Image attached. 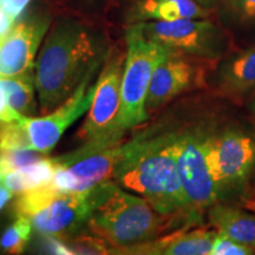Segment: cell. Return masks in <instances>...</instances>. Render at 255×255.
Wrapping results in <instances>:
<instances>
[{"instance_id":"obj_1","label":"cell","mask_w":255,"mask_h":255,"mask_svg":"<svg viewBox=\"0 0 255 255\" xmlns=\"http://www.w3.org/2000/svg\"><path fill=\"white\" fill-rule=\"evenodd\" d=\"M110 52L103 34L78 19H60L49 28L34 64L41 114L66 101Z\"/></svg>"},{"instance_id":"obj_2","label":"cell","mask_w":255,"mask_h":255,"mask_svg":"<svg viewBox=\"0 0 255 255\" xmlns=\"http://www.w3.org/2000/svg\"><path fill=\"white\" fill-rule=\"evenodd\" d=\"M113 180L148 201L161 214L188 225L200 221L190 212L167 130H146L123 143Z\"/></svg>"},{"instance_id":"obj_3","label":"cell","mask_w":255,"mask_h":255,"mask_svg":"<svg viewBox=\"0 0 255 255\" xmlns=\"http://www.w3.org/2000/svg\"><path fill=\"white\" fill-rule=\"evenodd\" d=\"M180 226L193 225L161 214L143 197L129 194L109 180L96 186L87 231L107 242L109 250H121L154 240Z\"/></svg>"},{"instance_id":"obj_4","label":"cell","mask_w":255,"mask_h":255,"mask_svg":"<svg viewBox=\"0 0 255 255\" xmlns=\"http://www.w3.org/2000/svg\"><path fill=\"white\" fill-rule=\"evenodd\" d=\"M127 51L110 49L103 64L97 87L87 120L79 137L84 145L77 149L79 155L87 156L122 142L126 132L120 126L121 85Z\"/></svg>"},{"instance_id":"obj_5","label":"cell","mask_w":255,"mask_h":255,"mask_svg":"<svg viewBox=\"0 0 255 255\" xmlns=\"http://www.w3.org/2000/svg\"><path fill=\"white\" fill-rule=\"evenodd\" d=\"M127 55L121 85L120 126L124 132L149 120L145 102L152 73L165 53V47L145 37L142 23L126 28Z\"/></svg>"},{"instance_id":"obj_6","label":"cell","mask_w":255,"mask_h":255,"mask_svg":"<svg viewBox=\"0 0 255 255\" xmlns=\"http://www.w3.org/2000/svg\"><path fill=\"white\" fill-rule=\"evenodd\" d=\"M173 143L181 182L191 214L196 219L219 202L209 163L212 131L202 127L167 130Z\"/></svg>"},{"instance_id":"obj_7","label":"cell","mask_w":255,"mask_h":255,"mask_svg":"<svg viewBox=\"0 0 255 255\" xmlns=\"http://www.w3.org/2000/svg\"><path fill=\"white\" fill-rule=\"evenodd\" d=\"M209 163L219 202L241 195L255 177V132L240 128L212 131Z\"/></svg>"},{"instance_id":"obj_8","label":"cell","mask_w":255,"mask_h":255,"mask_svg":"<svg viewBox=\"0 0 255 255\" xmlns=\"http://www.w3.org/2000/svg\"><path fill=\"white\" fill-rule=\"evenodd\" d=\"M142 28L148 39L165 49L209 62L221 59L229 46L226 32L207 18L145 21Z\"/></svg>"},{"instance_id":"obj_9","label":"cell","mask_w":255,"mask_h":255,"mask_svg":"<svg viewBox=\"0 0 255 255\" xmlns=\"http://www.w3.org/2000/svg\"><path fill=\"white\" fill-rule=\"evenodd\" d=\"M214 63L176 51L165 50L152 73L146 96L149 115L184 92L205 87L207 64Z\"/></svg>"},{"instance_id":"obj_10","label":"cell","mask_w":255,"mask_h":255,"mask_svg":"<svg viewBox=\"0 0 255 255\" xmlns=\"http://www.w3.org/2000/svg\"><path fill=\"white\" fill-rule=\"evenodd\" d=\"M95 73L85 77L76 91L56 109L41 117H21L19 122L27 133L32 149L49 154L68 128L90 109L97 87V81L91 83Z\"/></svg>"},{"instance_id":"obj_11","label":"cell","mask_w":255,"mask_h":255,"mask_svg":"<svg viewBox=\"0 0 255 255\" xmlns=\"http://www.w3.org/2000/svg\"><path fill=\"white\" fill-rule=\"evenodd\" d=\"M50 26V17L34 15L14 24L0 37V77H14L34 70V58Z\"/></svg>"},{"instance_id":"obj_12","label":"cell","mask_w":255,"mask_h":255,"mask_svg":"<svg viewBox=\"0 0 255 255\" xmlns=\"http://www.w3.org/2000/svg\"><path fill=\"white\" fill-rule=\"evenodd\" d=\"M95 191L96 187L58 197L32 216V226L44 237H56L62 240L87 231L88 220L95 206Z\"/></svg>"},{"instance_id":"obj_13","label":"cell","mask_w":255,"mask_h":255,"mask_svg":"<svg viewBox=\"0 0 255 255\" xmlns=\"http://www.w3.org/2000/svg\"><path fill=\"white\" fill-rule=\"evenodd\" d=\"M122 149L123 142H121L101 151L81 157L66 167H60L56 170L51 182L64 194L92 189L113 178Z\"/></svg>"},{"instance_id":"obj_14","label":"cell","mask_w":255,"mask_h":255,"mask_svg":"<svg viewBox=\"0 0 255 255\" xmlns=\"http://www.w3.org/2000/svg\"><path fill=\"white\" fill-rule=\"evenodd\" d=\"M191 226L177 228L169 234L161 235L144 244L121 250H110L109 254L138 255H210L216 231L194 228Z\"/></svg>"},{"instance_id":"obj_15","label":"cell","mask_w":255,"mask_h":255,"mask_svg":"<svg viewBox=\"0 0 255 255\" xmlns=\"http://www.w3.org/2000/svg\"><path fill=\"white\" fill-rule=\"evenodd\" d=\"M212 9L195 0H137L128 13L129 23L174 21L178 19L208 18Z\"/></svg>"},{"instance_id":"obj_16","label":"cell","mask_w":255,"mask_h":255,"mask_svg":"<svg viewBox=\"0 0 255 255\" xmlns=\"http://www.w3.org/2000/svg\"><path fill=\"white\" fill-rule=\"evenodd\" d=\"M216 83L222 94L232 97L255 90V45L226 59L219 66Z\"/></svg>"},{"instance_id":"obj_17","label":"cell","mask_w":255,"mask_h":255,"mask_svg":"<svg viewBox=\"0 0 255 255\" xmlns=\"http://www.w3.org/2000/svg\"><path fill=\"white\" fill-rule=\"evenodd\" d=\"M210 225L218 233L255 250V213L218 202L207 210Z\"/></svg>"},{"instance_id":"obj_18","label":"cell","mask_w":255,"mask_h":255,"mask_svg":"<svg viewBox=\"0 0 255 255\" xmlns=\"http://www.w3.org/2000/svg\"><path fill=\"white\" fill-rule=\"evenodd\" d=\"M63 167L59 157H44L1 177L0 182L14 194H21L51 182L58 168Z\"/></svg>"},{"instance_id":"obj_19","label":"cell","mask_w":255,"mask_h":255,"mask_svg":"<svg viewBox=\"0 0 255 255\" xmlns=\"http://www.w3.org/2000/svg\"><path fill=\"white\" fill-rule=\"evenodd\" d=\"M0 85L4 89L6 100L14 111L26 117H33L37 113L36 83L34 70L14 77H0Z\"/></svg>"},{"instance_id":"obj_20","label":"cell","mask_w":255,"mask_h":255,"mask_svg":"<svg viewBox=\"0 0 255 255\" xmlns=\"http://www.w3.org/2000/svg\"><path fill=\"white\" fill-rule=\"evenodd\" d=\"M63 195L65 194L57 189L52 182L33 188V189L19 194L13 203L14 214L15 216L32 218Z\"/></svg>"},{"instance_id":"obj_21","label":"cell","mask_w":255,"mask_h":255,"mask_svg":"<svg viewBox=\"0 0 255 255\" xmlns=\"http://www.w3.org/2000/svg\"><path fill=\"white\" fill-rule=\"evenodd\" d=\"M31 218L15 216V220L2 233L0 238V252L5 254H21L31 238Z\"/></svg>"},{"instance_id":"obj_22","label":"cell","mask_w":255,"mask_h":255,"mask_svg":"<svg viewBox=\"0 0 255 255\" xmlns=\"http://www.w3.org/2000/svg\"><path fill=\"white\" fill-rule=\"evenodd\" d=\"M19 121L0 122V151L32 149L27 133Z\"/></svg>"},{"instance_id":"obj_23","label":"cell","mask_w":255,"mask_h":255,"mask_svg":"<svg viewBox=\"0 0 255 255\" xmlns=\"http://www.w3.org/2000/svg\"><path fill=\"white\" fill-rule=\"evenodd\" d=\"M46 155L47 154L34 150V149L0 151V180L6 174L11 173L15 169L34 163L45 157Z\"/></svg>"},{"instance_id":"obj_24","label":"cell","mask_w":255,"mask_h":255,"mask_svg":"<svg viewBox=\"0 0 255 255\" xmlns=\"http://www.w3.org/2000/svg\"><path fill=\"white\" fill-rule=\"evenodd\" d=\"M71 248L73 254H109V245L88 231L63 240Z\"/></svg>"},{"instance_id":"obj_25","label":"cell","mask_w":255,"mask_h":255,"mask_svg":"<svg viewBox=\"0 0 255 255\" xmlns=\"http://www.w3.org/2000/svg\"><path fill=\"white\" fill-rule=\"evenodd\" d=\"M221 5L233 23L255 24V0H222Z\"/></svg>"},{"instance_id":"obj_26","label":"cell","mask_w":255,"mask_h":255,"mask_svg":"<svg viewBox=\"0 0 255 255\" xmlns=\"http://www.w3.org/2000/svg\"><path fill=\"white\" fill-rule=\"evenodd\" d=\"M254 253V248L240 242L233 240L227 235L218 233L213 242L210 255H252Z\"/></svg>"},{"instance_id":"obj_27","label":"cell","mask_w":255,"mask_h":255,"mask_svg":"<svg viewBox=\"0 0 255 255\" xmlns=\"http://www.w3.org/2000/svg\"><path fill=\"white\" fill-rule=\"evenodd\" d=\"M21 117L23 115L17 113L9 107L4 89L0 85V122H14V121L21 120Z\"/></svg>"},{"instance_id":"obj_28","label":"cell","mask_w":255,"mask_h":255,"mask_svg":"<svg viewBox=\"0 0 255 255\" xmlns=\"http://www.w3.org/2000/svg\"><path fill=\"white\" fill-rule=\"evenodd\" d=\"M30 2L31 0H0V7L12 18L17 19Z\"/></svg>"},{"instance_id":"obj_29","label":"cell","mask_w":255,"mask_h":255,"mask_svg":"<svg viewBox=\"0 0 255 255\" xmlns=\"http://www.w3.org/2000/svg\"><path fill=\"white\" fill-rule=\"evenodd\" d=\"M15 19H13L11 15L6 13V12L0 7V37L4 36L7 32L14 26Z\"/></svg>"},{"instance_id":"obj_30","label":"cell","mask_w":255,"mask_h":255,"mask_svg":"<svg viewBox=\"0 0 255 255\" xmlns=\"http://www.w3.org/2000/svg\"><path fill=\"white\" fill-rule=\"evenodd\" d=\"M13 191H11L7 187H5L4 184L0 182V210L4 208L6 203L13 197Z\"/></svg>"},{"instance_id":"obj_31","label":"cell","mask_w":255,"mask_h":255,"mask_svg":"<svg viewBox=\"0 0 255 255\" xmlns=\"http://www.w3.org/2000/svg\"><path fill=\"white\" fill-rule=\"evenodd\" d=\"M195 1L197 2V4H200L201 6H203V7L213 9L215 6L221 5L222 0H195Z\"/></svg>"},{"instance_id":"obj_32","label":"cell","mask_w":255,"mask_h":255,"mask_svg":"<svg viewBox=\"0 0 255 255\" xmlns=\"http://www.w3.org/2000/svg\"><path fill=\"white\" fill-rule=\"evenodd\" d=\"M245 207L252 213H255V197H251V199L245 201Z\"/></svg>"},{"instance_id":"obj_33","label":"cell","mask_w":255,"mask_h":255,"mask_svg":"<svg viewBox=\"0 0 255 255\" xmlns=\"http://www.w3.org/2000/svg\"><path fill=\"white\" fill-rule=\"evenodd\" d=\"M251 110H252V113H253L254 119H255V98H254V101L252 102V104H251Z\"/></svg>"},{"instance_id":"obj_34","label":"cell","mask_w":255,"mask_h":255,"mask_svg":"<svg viewBox=\"0 0 255 255\" xmlns=\"http://www.w3.org/2000/svg\"><path fill=\"white\" fill-rule=\"evenodd\" d=\"M254 253H255V250H254Z\"/></svg>"}]
</instances>
